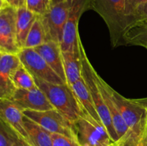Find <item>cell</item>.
I'll use <instances>...</instances> for the list:
<instances>
[{
    "label": "cell",
    "mask_w": 147,
    "mask_h": 146,
    "mask_svg": "<svg viewBox=\"0 0 147 146\" xmlns=\"http://www.w3.org/2000/svg\"><path fill=\"white\" fill-rule=\"evenodd\" d=\"M23 115L51 133H59L77 140L74 124L55 109L34 111L24 110Z\"/></svg>",
    "instance_id": "5"
},
{
    "label": "cell",
    "mask_w": 147,
    "mask_h": 146,
    "mask_svg": "<svg viewBox=\"0 0 147 146\" xmlns=\"http://www.w3.org/2000/svg\"><path fill=\"white\" fill-rule=\"evenodd\" d=\"M47 42L48 40L41 17L37 16L26 39L24 48H35Z\"/></svg>",
    "instance_id": "21"
},
{
    "label": "cell",
    "mask_w": 147,
    "mask_h": 146,
    "mask_svg": "<svg viewBox=\"0 0 147 146\" xmlns=\"http://www.w3.org/2000/svg\"><path fill=\"white\" fill-rule=\"evenodd\" d=\"M16 134L0 120V146H12L13 135Z\"/></svg>",
    "instance_id": "26"
},
{
    "label": "cell",
    "mask_w": 147,
    "mask_h": 146,
    "mask_svg": "<svg viewBox=\"0 0 147 146\" xmlns=\"http://www.w3.org/2000/svg\"><path fill=\"white\" fill-rule=\"evenodd\" d=\"M113 101L129 130L142 127L145 123L146 111L134 99H127L111 88Z\"/></svg>",
    "instance_id": "10"
},
{
    "label": "cell",
    "mask_w": 147,
    "mask_h": 146,
    "mask_svg": "<svg viewBox=\"0 0 147 146\" xmlns=\"http://www.w3.org/2000/svg\"><path fill=\"white\" fill-rule=\"evenodd\" d=\"M34 79L36 85L45 94L53 107L74 123L82 110L71 87L67 84H53L37 77Z\"/></svg>",
    "instance_id": "2"
},
{
    "label": "cell",
    "mask_w": 147,
    "mask_h": 146,
    "mask_svg": "<svg viewBox=\"0 0 147 146\" xmlns=\"http://www.w3.org/2000/svg\"><path fill=\"white\" fill-rule=\"evenodd\" d=\"M65 1V0H52V4H53V5H55V4L61 2V1Z\"/></svg>",
    "instance_id": "34"
},
{
    "label": "cell",
    "mask_w": 147,
    "mask_h": 146,
    "mask_svg": "<svg viewBox=\"0 0 147 146\" xmlns=\"http://www.w3.org/2000/svg\"><path fill=\"white\" fill-rule=\"evenodd\" d=\"M89 9L97 12L109 30L112 46L123 44V34L129 24L126 0H89Z\"/></svg>",
    "instance_id": "1"
},
{
    "label": "cell",
    "mask_w": 147,
    "mask_h": 146,
    "mask_svg": "<svg viewBox=\"0 0 147 146\" xmlns=\"http://www.w3.org/2000/svg\"><path fill=\"white\" fill-rule=\"evenodd\" d=\"M13 82L16 89L30 90L37 87L33 76L22 64L14 71Z\"/></svg>",
    "instance_id": "22"
},
{
    "label": "cell",
    "mask_w": 147,
    "mask_h": 146,
    "mask_svg": "<svg viewBox=\"0 0 147 146\" xmlns=\"http://www.w3.org/2000/svg\"><path fill=\"white\" fill-rule=\"evenodd\" d=\"M6 2L9 6L15 9L26 7V0H6Z\"/></svg>",
    "instance_id": "29"
},
{
    "label": "cell",
    "mask_w": 147,
    "mask_h": 146,
    "mask_svg": "<svg viewBox=\"0 0 147 146\" xmlns=\"http://www.w3.org/2000/svg\"><path fill=\"white\" fill-rule=\"evenodd\" d=\"M144 126L145 123L139 128L129 130L127 133L116 143V146H143L142 136Z\"/></svg>",
    "instance_id": "23"
},
{
    "label": "cell",
    "mask_w": 147,
    "mask_h": 146,
    "mask_svg": "<svg viewBox=\"0 0 147 146\" xmlns=\"http://www.w3.org/2000/svg\"><path fill=\"white\" fill-rule=\"evenodd\" d=\"M52 6V0H26V7L40 17L48 13Z\"/></svg>",
    "instance_id": "24"
},
{
    "label": "cell",
    "mask_w": 147,
    "mask_h": 146,
    "mask_svg": "<svg viewBox=\"0 0 147 146\" xmlns=\"http://www.w3.org/2000/svg\"><path fill=\"white\" fill-rule=\"evenodd\" d=\"M79 46H80V52L82 62L83 78L88 89V91L91 96L92 100H93V104H94L95 107L100 116L101 122L106 127L107 131L109 132L112 140L115 143H117L119 141V137H118L117 133L113 127V122H112L109 109L105 103L102 93L99 88L96 76V71L94 70L91 63L90 62L88 58L87 57L86 50L82 44L80 38L79 40Z\"/></svg>",
    "instance_id": "3"
},
{
    "label": "cell",
    "mask_w": 147,
    "mask_h": 146,
    "mask_svg": "<svg viewBox=\"0 0 147 146\" xmlns=\"http://www.w3.org/2000/svg\"><path fill=\"white\" fill-rule=\"evenodd\" d=\"M70 86L71 87L72 90L78 101L79 105H80L82 112L87 113L88 115L91 116L93 119L103 123L96 107H95L91 96H90L88 89L85 83L83 78L80 79V80Z\"/></svg>",
    "instance_id": "17"
},
{
    "label": "cell",
    "mask_w": 147,
    "mask_h": 146,
    "mask_svg": "<svg viewBox=\"0 0 147 146\" xmlns=\"http://www.w3.org/2000/svg\"><path fill=\"white\" fill-rule=\"evenodd\" d=\"M73 124L80 146H116L104 125L87 113L82 112Z\"/></svg>",
    "instance_id": "4"
},
{
    "label": "cell",
    "mask_w": 147,
    "mask_h": 146,
    "mask_svg": "<svg viewBox=\"0 0 147 146\" xmlns=\"http://www.w3.org/2000/svg\"><path fill=\"white\" fill-rule=\"evenodd\" d=\"M62 54L66 82L67 84L71 85L83 78L80 50L75 52L62 51Z\"/></svg>",
    "instance_id": "18"
},
{
    "label": "cell",
    "mask_w": 147,
    "mask_h": 146,
    "mask_svg": "<svg viewBox=\"0 0 147 146\" xmlns=\"http://www.w3.org/2000/svg\"><path fill=\"white\" fill-rule=\"evenodd\" d=\"M37 17V15L30 11L26 7L17 9L16 31L17 44L20 50L24 48L26 39Z\"/></svg>",
    "instance_id": "16"
},
{
    "label": "cell",
    "mask_w": 147,
    "mask_h": 146,
    "mask_svg": "<svg viewBox=\"0 0 147 146\" xmlns=\"http://www.w3.org/2000/svg\"><path fill=\"white\" fill-rule=\"evenodd\" d=\"M142 142H143V146H147V113L146 123H145L144 129L143 132V136H142Z\"/></svg>",
    "instance_id": "31"
},
{
    "label": "cell",
    "mask_w": 147,
    "mask_h": 146,
    "mask_svg": "<svg viewBox=\"0 0 147 146\" xmlns=\"http://www.w3.org/2000/svg\"><path fill=\"white\" fill-rule=\"evenodd\" d=\"M0 53H1V49H0Z\"/></svg>",
    "instance_id": "35"
},
{
    "label": "cell",
    "mask_w": 147,
    "mask_h": 146,
    "mask_svg": "<svg viewBox=\"0 0 147 146\" xmlns=\"http://www.w3.org/2000/svg\"><path fill=\"white\" fill-rule=\"evenodd\" d=\"M0 54H1V53H0Z\"/></svg>",
    "instance_id": "37"
},
{
    "label": "cell",
    "mask_w": 147,
    "mask_h": 146,
    "mask_svg": "<svg viewBox=\"0 0 147 146\" xmlns=\"http://www.w3.org/2000/svg\"><path fill=\"white\" fill-rule=\"evenodd\" d=\"M146 99H147V97H146Z\"/></svg>",
    "instance_id": "36"
},
{
    "label": "cell",
    "mask_w": 147,
    "mask_h": 146,
    "mask_svg": "<svg viewBox=\"0 0 147 146\" xmlns=\"http://www.w3.org/2000/svg\"><path fill=\"white\" fill-rule=\"evenodd\" d=\"M135 101L140 104L141 105L143 106L144 108L146 110L147 113V99L146 98H142V99H134Z\"/></svg>",
    "instance_id": "32"
},
{
    "label": "cell",
    "mask_w": 147,
    "mask_h": 146,
    "mask_svg": "<svg viewBox=\"0 0 147 146\" xmlns=\"http://www.w3.org/2000/svg\"><path fill=\"white\" fill-rule=\"evenodd\" d=\"M17 9L5 6L0 11V49L1 52L17 54L20 49L16 31Z\"/></svg>",
    "instance_id": "9"
},
{
    "label": "cell",
    "mask_w": 147,
    "mask_h": 146,
    "mask_svg": "<svg viewBox=\"0 0 147 146\" xmlns=\"http://www.w3.org/2000/svg\"><path fill=\"white\" fill-rule=\"evenodd\" d=\"M17 56L21 64L34 77L53 84H67L53 71L42 57L33 48L21 49L17 53Z\"/></svg>",
    "instance_id": "7"
},
{
    "label": "cell",
    "mask_w": 147,
    "mask_h": 146,
    "mask_svg": "<svg viewBox=\"0 0 147 146\" xmlns=\"http://www.w3.org/2000/svg\"><path fill=\"white\" fill-rule=\"evenodd\" d=\"M126 2H127L128 13H129V19H130V17L132 13H133V11L138 7L147 2V0H126Z\"/></svg>",
    "instance_id": "28"
},
{
    "label": "cell",
    "mask_w": 147,
    "mask_h": 146,
    "mask_svg": "<svg viewBox=\"0 0 147 146\" xmlns=\"http://www.w3.org/2000/svg\"><path fill=\"white\" fill-rule=\"evenodd\" d=\"M123 44L147 49V19L135 21L126 28L123 34Z\"/></svg>",
    "instance_id": "20"
},
{
    "label": "cell",
    "mask_w": 147,
    "mask_h": 146,
    "mask_svg": "<svg viewBox=\"0 0 147 146\" xmlns=\"http://www.w3.org/2000/svg\"><path fill=\"white\" fill-rule=\"evenodd\" d=\"M68 9L69 1L65 0L52 6L48 13L40 17L48 41L55 42L60 45L68 17Z\"/></svg>",
    "instance_id": "8"
},
{
    "label": "cell",
    "mask_w": 147,
    "mask_h": 146,
    "mask_svg": "<svg viewBox=\"0 0 147 146\" xmlns=\"http://www.w3.org/2000/svg\"><path fill=\"white\" fill-rule=\"evenodd\" d=\"M23 117L22 111L11 100L0 99V120L27 143L28 137L24 128Z\"/></svg>",
    "instance_id": "13"
},
{
    "label": "cell",
    "mask_w": 147,
    "mask_h": 146,
    "mask_svg": "<svg viewBox=\"0 0 147 146\" xmlns=\"http://www.w3.org/2000/svg\"><path fill=\"white\" fill-rule=\"evenodd\" d=\"M21 64L17 54H0V99L11 100L16 90L13 74Z\"/></svg>",
    "instance_id": "12"
},
{
    "label": "cell",
    "mask_w": 147,
    "mask_h": 146,
    "mask_svg": "<svg viewBox=\"0 0 147 146\" xmlns=\"http://www.w3.org/2000/svg\"><path fill=\"white\" fill-rule=\"evenodd\" d=\"M11 100L22 111H45L55 109L45 94L37 86L30 90L16 89Z\"/></svg>",
    "instance_id": "11"
},
{
    "label": "cell",
    "mask_w": 147,
    "mask_h": 146,
    "mask_svg": "<svg viewBox=\"0 0 147 146\" xmlns=\"http://www.w3.org/2000/svg\"><path fill=\"white\" fill-rule=\"evenodd\" d=\"M7 2H6V0H0V11H1L3 8L7 5Z\"/></svg>",
    "instance_id": "33"
},
{
    "label": "cell",
    "mask_w": 147,
    "mask_h": 146,
    "mask_svg": "<svg viewBox=\"0 0 147 146\" xmlns=\"http://www.w3.org/2000/svg\"><path fill=\"white\" fill-rule=\"evenodd\" d=\"M68 17L65 27L60 48L63 52L79 51L78 22L80 17L88 9L89 0H68Z\"/></svg>",
    "instance_id": "6"
},
{
    "label": "cell",
    "mask_w": 147,
    "mask_h": 146,
    "mask_svg": "<svg viewBox=\"0 0 147 146\" xmlns=\"http://www.w3.org/2000/svg\"><path fill=\"white\" fill-rule=\"evenodd\" d=\"M24 126L31 146H53L51 133L24 115Z\"/></svg>",
    "instance_id": "19"
},
{
    "label": "cell",
    "mask_w": 147,
    "mask_h": 146,
    "mask_svg": "<svg viewBox=\"0 0 147 146\" xmlns=\"http://www.w3.org/2000/svg\"><path fill=\"white\" fill-rule=\"evenodd\" d=\"M96 76L98 84V87L101 92L102 95H103V100H104L105 103H106L109 113H110L113 127L117 133L119 140H120L129 131V127L123 119L122 118L121 115L119 113L116 104L113 101V96L111 94V87L99 76L97 72H96Z\"/></svg>",
    "instance_id": "14"
},
{
    "label": "cell",
    "mask_w": 147,
    "mask_h": 146,
    "mask_svg": "<svg viewBox=\"0 0 147 146\" xmlns=\"http://www.w3.org/2000/svg\"><path fill=\"white\" fill-rule=\"evenodd\" d=\"M12 146H31L29 143L19 137L17 134L13 135Z\"/></svg>",
    "instance_id": "30"
},
{
    "label": "cell",
    "mask_w": 147,
    "mask_h": 146,
    "mask_svg": "<svg viewBox=\"0 0 147 146\" xmlns=\"http://www.w3.org/2000/svg\"><path fill=\"white\" fill-rule=\"evenodd\" d=\"M53 146H80L77 140L59 133H51Z\"/></svg>",
    "instance_id": "25"
},
{
    "label": "cell",
    "mask_w": 147,
    "mask_h": 146,
    "mask_svg": "<svg viewBox=\"0 0 147 146\" xmlns=\"http://www.w3.org/2000/svg\"><path fill=\"white\" fill-rule=\"evenodd\" d=\"M33 49L42 57L48 65L53 69V71L65 82L67 83L63 65V54L60 44L55 42L48 41Z\"/></svg>",
    "instance_id": "15"
},
{
    "label": "cell",
    "mask_w": 147,
    "mask_h": 146,
    "mask_svg": "<svg viewBox=\"0 0 147 146\" xmlns=\"http://www.w3.org/2000/svg\"><path fill=\"white\" fill-rule=\"evenodd\" d=\"M144 19H147V2L138 7L133 11L129 19V25L135 21Z\"/></svg>",
    "instance_id": "27"
}]
</instances>
